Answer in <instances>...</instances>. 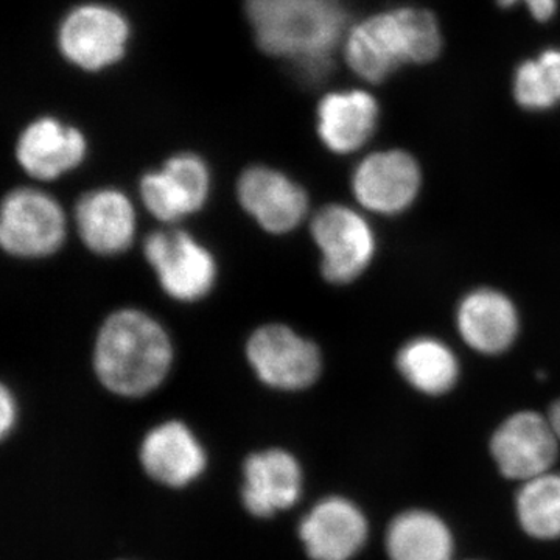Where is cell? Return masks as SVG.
<instances>
[{
    "label": "cell",
    "instance_id": "d6986e66",
    "mask_svg": "<svg viewBox=\"0 0 560 560\" xmlns=\"http://www.w3.org/2000/svg\"><path fill=\"white\" fill-rule=\"evenodd\" d=\"M464 341L477 352L497 355L511 348L518 335V313L500 291L480 289L464 298L456 313Z\"/></svg>",
    "mask_w": 560,
    "mask_h": 560
},
{
    "label": "cell",
    "instance_id": "484cf974",
    "mask_svg": "<svg viewBox=\"0 0 560 560\" xmlns=\"http://www.w3.org/2000/svg\"><path fill=\"white\" fill-rule=\"evenodd\" d=\"M548 419H550L552 430H555L556 438H558L560 444V400L552 405Z\"/></svg>",
    "mask_w": 560,
    "mask_h": 560
},
{
    "label": "cell",
    "instance_id": "6da1fadb",
    "mask_svg": "<svg viewBox=\"0 0 560 560\" xmlns=\"http://www.w3.org/2000/svg\"><path fill=\"white\" fill-rule=\"evenodd\" d=\"M175 361V341L164 323L132 305L108 313L92 342L95 378L124 399H140L161 388Z\"/></svg>",
    "mask_w": 560,
    "mask_h": 560
},
{
    "label": "cell",
    "instance_id": "30bf717a",
    "mask_svg": "<svg viewBox=\"0 0 560 560\" xmlns=\"http://www.w3.org/2000/svg\"><path fill=\"white\" fill-rule=\"evenodd\" d=\"M72 223L84 248L103 259H114L135 246L138 206L119 187H95L80 195Z\"/></svg>",
    "mask_w": 560,
    "mask_h": 560
},
{
    "label": "cell",
    "instance_id": "9a60e30c",
    "mask_svg": "<svg viewBox=\"0 0 560 560\" xmlns=\"http://www.w3.org/2000/svg\"><path fill=\"white\" fill-rule=\"evenodd\" d=\"M300 537L312 560H350L368 539V522L352 501L329 497L302 518Z\"/></svg>",
    "mask_w": 560,
    "mask_h": 560
},
{
    "label": "cell",
    "instance_id": "8992f818",
    "mask_svg": "<svg viewBox=\"0 0 560 560\" xmlns=\"http://www.w3.org/2000/svg\"><path fill=\"white\" fill-rule=\"evenodd\" d=\"M254 377L280 393H300L315 385L323 374L319 346L285 323L256 327L243 346Z\"/></svg>",
    "mask_w": 560,
    "mask_h": 560
},
{
    "label": "cell",
    "instance_id": "ac0fdd59",
    "mask_svg": "<svg viewBox=\"0 0 560 560\" xmlns=\"http://www.w3.org/2000/svg\"><path fill=\"white\" fill-rule=\"evenodd\" d=\"M377 101L366 91L331 92L316 109V131L323 145L335 154L363 149L378 124Z\"/></svg>",
    "mask_w": 560,
    "mask_h": 560
},
{
    "label": "cell",
    "instance_id": "7402d4cb",
    "mask_svg": "<svg viewBox=\"0 0 560 560\" xmlns=\"http://www.w3.org/2000/svg\"><path fill=\"white\" fill-rule=\"evenodd\" d=\"M522 528L540 540L560 537V474L540 475L523 482L517 495Z\"/></svg>",
    "mask_w": 560,
    "mask_h": 560
},
{
    "label": "cell",
    "instance_id": "3957f363",
    "mask_svg": "<svg viewBox=\"0 0 560 560\" xmlns=\"http://www.w3.org/2000/svg\"><path fill=\"white\" fill-rule=\"evenodd\" d=\"M442 36L429 11L400 9L375 14L348 33L345 55L361 79L381 83L405 65H422L440 55Z\"/></svg>",
    "mask_w": 560,
    "mask_h": 560
},
{
    "label": "cell",
    "instance_id": "7a4b0ae2",
    "mask_svg": "<svg viewBox=\"0 0 560 560\" xmlns=\"http://www.w3.org/2000/svg\"><path fill=\"white\" fill-rule=\"evenodd\" d=\"M260 49L285 58L307 83L329 75L348 25L340 0H246Z\"/></svg>",
    "mask_w": 560,
    "mask_h": 560
},
{
    "label": "cell",
    "instance_id": "cb8c5ba5",
    "mask_svg": "<svg viewBox=\"0 0 560 560\" xmlns=\"http://www.w3.org/2000/svg\"><path fill=\"white\" fill-rule=\"evenodd\" d=\"M18 400L14 396L13 389L9 385H2L0 390V433L2 438H7L10 431L14 429L18 420Z\"/></svg>",
    "mask_w": 560,
    "mask_h": 560
},
{
    "label": "cell",
    "instance_id": "ba28073f",
    "mask_svg": "<svg viewBox=\"0 0 560 560\" xmlns=\"http://www.w3.org/2000/svg\"><path fill=\"white\" fill-rule=\"evenodd\" d=\"M235 200L265 234L285 237L311 217V198L300 180L268 164H250L235 183Z\"/></svg>",
    "mask_w": 560,
    "mask_h": 560
},
{
    "label": "cell",
    "instance_id": "e0dca14e",
    "mask_svg": "<svg viewBox=\"0 0 560 560\" xmlns=\"http://www.w3.org/2000/svg\"><path fill=\"white\" fill-rule=\"evenodd\" d=\"M301 488L300 464L282 448L253 453L243 464L242 501L256 517L289 510L300 499Z\"/></svg>",
    "mask_w": 560,
    "mask_h": 560
},
{
    "label": "cell",
    "instance_id": "44dd1931",
    "mask_svg": "<svg viewBox=\"0 0 560 560\" xmlns=\"http://www.w3.org/2000/svg\"><path fill=\"white\" fill-rule=\"evenodd\" d=\"M397 368L412 388L429 396L448 393L459 377V363L453 350L429 337L408 341L397 353Z\"/></svg>",
    "mask_w": 560,
    "mask_h": 560
},
{
    "label": "cell",
    "instance_id": "ffe728a7",
    "mask_svg": "<svg viewBox=\"0 0 560 560\" xmlns=\"http://www.w3.org/2000/svg\"><path fill=\"white\" fill-rule=\"evenodd\" d=\"M451 529L429 511H407L394 518L386 533L390 560H452Z\"/></svg>",
    "mask_w": 560,
    "mask_h": 560
},
{
    "label": "cell",
    "instance_id": "603a6c76",
    "mask_svg": "<svg viewBox=\"0 0 560 560\" xmlns=\"http://www.w3.org/2000/svg\"><path fill=\"white\" fill-rule=\"evenodd\" d=\"M514 97L522 108L545 110L560 103V50H545L521 65L514 77Z\"/></svg>",
    "mask_w": 560,
    "mask_h": 560
},
{
    "label": "cell",
    "instance_id": "277c9868",
    "mask_svg": "<svg viewBox=\"0 0 560 560\" xmlns=\"http://www.w3.org/2000/svg\"><path fill=\"white\" fill-rule=\"evenodd\" d=\"M143 260L162 293L178 304L208 300L220 278L215 253L180 226L150 232L142 242Z\"/></svg>",
    "mask_w": 560,
    "mask_h": 560
},
{
    "label": "cell",
    "instance_id": "2e32d148",
    "mask_svg": "<svg viewBox=\"0 0 560 560\" xmlns=\"http://www.w3.org/2000/svg\"><path fill=\"white\" fill-rule=\"evenodd\" d=\"M139 458L147 475L168 488L197 480L208 460L194 431L175 419L158 423L143 436Z\"/></svg>",
    "mask_w": 560,
    "mask_h": 560
},
{
    "label": "cell",
    "instance_id": "9c48e42d",
    "mask_svg": "<svg viewBox=\"0 0 560 560\" xmlns=\"http://www.w3.org/2000/svg\"><path fill=\"white\" fill-rule=\"evenodd\" d=\"M320 275L334 285H348L368 270L377 249L370 221L345 205H327L311 217Z\"/></svg>",
    "mask_w": 560,
    "mask_h": 560
},
{
    "label": "cell",
    "instance_id": "5bb4252c",
    "mask_svg": "<svg viewBox=\"0 0 560 560\" xmlns=\"http://www.w3.org/2000/svg\"><path fill=\"white\" fill-rule=\"evenodd\" d=\"M130 27L116 10L83 5L69 13L60 28L62 55L84 70H102L125 54Z\"/></svg>",
    "mask_w": 560,
    "mask_h": 560
},
{
    "label": "cell",
    "instance_id": "5b68a950",
    "mask_svg": "<svg viewBox=\"0 0 560 560\" xmlns=\"http://www.w3.org/2000/svg\"><path fill=\"white\" fill-rule=\"evenodd\" d=\"M70 220L61 202L38 186L7 191L0 206V246L11 259L47 260L69 238Z\"/></svg>",
    "mask_w": 560,
    "mask_h": 560
},
{
    "label": "cell",
    "instance_id": "7c38bea8",
    "mask_svg": "<svg viewBox=\"0 0 560 560\" xmlns=\"http://www.w3.org/2000/svg\"><path fill=\"white\" fill-rule=\"evenodd\" d=\"M559 445L550 419L522 411L501 423L490 451L504 477L526 482L550 471Z\"/></svg>",
    "mask_w": 560,
    "mask_h": 560
},
{
    "label": "cell",
    "instance_id": "8fae6325",
    "mask_svg": "<svg viewBox=\"0 0 560 560\" xmlns=\"http://www.w3.org/2000/svg\"><path fill=\"white\" fill-rule=\"evenodd\" d=\"M90 150V140L75 125L43 116L31 121L18 136L14 160L28 178L47 184L83 167Z\"/></svg>",
    "mask_w": 560,
    "mask_h": 560
},
{
    "label": "cell",
    "instance_id": "52a82bcc",
    "mask_svg": "<svg viewBox=\"0 0 560 560\" xmlns=\"http://www.w3.org/2000/svg\"><path fill=\"white\" fill-rule=\"evenodd\" d=\"M212 167L195 151H178L139 178V201L162 226H180L209 205Z\"/></svg>",
    "mask_w": 560,
    "mask_h": 560
},
{
    "label": "cell",
    "instance_id": "d4e9b609",
    "mask_svg": "<svg viewBox=\"0 0 560 560\" xmlns=\"http://www.w3.org/2000/svg\"><path fill=\"white\" fill-rule=\"evenodd\" d=\"M522 0H499L500 5L512 7ZM537 21H548L558 10V0H523Z\"/></svg>",
    "mask_w": 560,
    "mask_h": 560
},
{
    "label": "cell",
    "instance_id": "4fadbf2b",
    "mask_svg": "<svg viewBox=\"0 0 560 560\" xmlns=\"http://www.w3.org/2000/svg\"><path fill=\"white\" fill-rule=\"evenodd\" d=\"M422 175L418 162L401 150L377 151L357 165L350 186L357 202L381 215H397L418 197Z\"/></svg>",
    "mask_w": 560,
    "mask_h": 560
}]
</instances>
